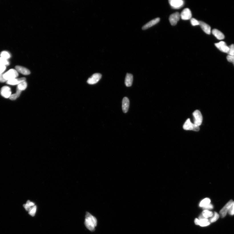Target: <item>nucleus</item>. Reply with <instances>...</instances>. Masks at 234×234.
I'll use <instances>...</instances> for the list:
<instances>
[{"instance_id": "f257e3e1", "label": "nucleus", "mask_w": 234, "mask_h": 234, "mask_svg": "<svg viewBox=\"0 0 234 234\" xmlns=\"http://www.w3.org/2000/svg\"><path fill=\"white\" fill-rule=\"evenodd\" d=\"M85 225L86 227L91 231H94L97 226V220L96 218L90 213L86 212L85 220Z\"/></svg>"}, {"instance_id": "f03ea898", "label": "nucleus", "mask_w": 234, "mask_h": 234, "mask_svg": "<svg viewBox=\"0 0 234 234\" xmlns=\"http://www.w3.org/2000/svg\"><path fill=\"white\" fill-rule=\"evenodd\" d=\"M193 116L194 118V124L199 127L203 121V117L201 112L198 110H196L193 112Z\"/></svg>"}, {"instance_id": "7ed1b4c3", "label": "nucleus", "mask_w": 234, "mask_h": 234, "mask_svg": "<svg viewBox=\"0 0 234 234\" xmlns=\"http://www.w3.org/2000/svg\"><path fill=\"white\" fill-rule=\"evenodd\" d=\"M18 76V72L16 70L11 69L3 74L5 79L7 81L16 78Z\"/></svg>"}, {"instance_id": "20e7f679", "label": "nucleus", "mask_w": 234, "mask_h": 234, "mask_svg": "<svg viewBox=\"0 0 234 234\" xmlns=\"http://www.w3.org/2000/svg\"><path fill=\"white\" fill-rule=\"evenodd\" d=\"M183 128L185 130H192L198 132L200 130L199 127L196 126L194 123H192L190 119H187L183 126Z\"/></svg>"}, {"instance_id": "39448f33", "label": "nucleus", "mask_w": 234, "mask_h": 234, "mask_svg": "<svg viewBox=\"0 0 234 234\" xmlns=\"http://www.w3.org/2000/svg\"><path fill=\"white\" fill-rule=\"evenodd\" d=\"M102 74L100 73H95L88 78L87 83L90 85H93L98 82L101 78Z\"/></svg>"}, {"instance_id": "423d86ee", "label": "nucleus", "mask_w": 234, "mask_h": 234, "mask_svg": "<svg viewBox=\"0 0 234 234\" xmlns=\"http://www.w3.org/2000/svg\"><path fill=\"white\" fill-rule=\"evenodd\" d=\"M233 203V200H230L226 203L225 205L220 211V214L222 218H223L226 216L227 213L228 212Z\"/></svg>"}, {"instance_id": "0eeeda50", "label": "nucleus", "mask_w": 234, "mask_h": 234, "mask_svg": "<svg viewBox=\"0 0 234 234\" xmlns=\"http://www.w3.org/2000/svg\"><path fill=\"white\" fill-rule=\"evenodd\" d=\"M169 2L170 6L174 9L181 8L184 4V1L182 0H170Z\"/></svg>"}, {"instance_id": "6e6552de", "label": "nucleus", "mask_w": 234, "mask_h": 234, "mask_svg": "<svg viewBox=\"0 0 234 234\" xmlns=\"http://www.w3.org/2000/svg\"><path fill=\"white\" fill-rule=\"evenodd\" d=\"M192 16L191 12L188 8H185L182 11L180 15L182 19L185 20L191 19Z\"/></svg>"}, {"instance_id": "1a4fd4ad", "label": "nucleus", "mask_w": 234, "mask_h": 234, "mask_svg": "<svg viewBox=\"0 0 234 234\" xmlns=\"http://www.w3.org/2000/svg\"><path fill=\"white\" fill-rule=\"evenodd\" d=\"M216 47L222 52L228 53L229 50V47L225 42L221 41L219 43H215V44Z\"/></svg>"}, {"instance_id": "9d476101", "label": "nucleus", "mask_w": 234, "mask_h": 234, "mask_svg": "<svg viewBox=\"0 0 234 234\" xmlns=\"http://www.w3.org/2000/svg\"><path fill=\"white\" fill-rule=\"evenodd\" d=\"M1 94L2 96L5 98H10L11 95V88L8 86H3L1 89Z\"/></svg>"}, {"instance_id": "9b49d317", "label": "nucleus", "mask_w": 234, "mask_h": 234, "mask_svg": "<svg viewBox=\"0 0 234 234\" xmlns=\"http://www.w3.org/2000/svg\"><path fill=\"white\" fill-rule=\"evenodd\" d=\"M180 15L179 13L176 12L172 14L169 17V21L172 25L174 26L177 24L179 20Z\"/></svg>"}, {"instance_id": "f8f14e48", "label": "nucleus", "mask_w": 234, "mask_h": 234, "mask_svg": "<svg viewBox=\"0 0 234 234\" xmlns=\"http://www.w3.org/2000/svg\"><path fill=\"white\" fill-rule=\"evenodd\" d=\"M26 79L25 78H15L11 80L7 81V83L8 85H18L23 82L25 81Z\"/></svg>"}, {"instance_id": "ddd939ff", "label": "nucleus", "mask_w": 234, "mask_h": 234, "mask_svg": "<svg viewBox=\"0 0 234 234\" xmlns=\"http://www.w3.org/2000/svg\"><path fill=\"white\" fill-rule=\"evenodd\" d=\"M160 20V19L159 18H156L155 19H153L150 21L146 24L144 26L142 27L143 30H146L149 29L153 26L156 24Z\"/></svg>"}, {"instance_id": "4468645a", "label": "nucleus", "mask_w": 234, "mask_h": 234, "mask_svg": "<svg viewBox=\"0 0 234 234\" xmlns=\"http://www.w3.org/2000/svg\"><path fill=\"white\" fill-rule=\"evenodd\" d=\"M130 105V101L127 97H125L122 100V108L124 113L128 112Z\"/></svg>"}, {"instance_id": "2eb2a0df", "label": "nucleus", "mask_w": 234, "mask_h": 234, "mask_svg": "<svg viewBox=\"0 0 234 234\" xmlns=\"http://www.w3.org/2000/svg\"><path fill=\"white\" fill-rule=\"evenodd\" d=\"M199 25L201 29L205 33L207 34H210L211 28L209 25L204 22L201 21H199Z\"/></svg>"}, {"instance_id": "dca6fc26", "label": "nucleus", "mask_w": 234, "mask_h": 234, "mask_svg": "<svg viewBox=\"0 0 234 234\" xmlns=\"http://www.w3.org/2000/svg\"><path fill=\"white\" fill-rule=\"evenodd\" d=\"M15 68L18 72H19L25 75H28L30 74L29 70L24 67L20 66H16L15 67Z\"/></svg>"}, {"instance_id": "f3484780", "label": "nucleus", "mask_w": 234, "mask_h": 234, "mask_svg": "<svg viewBox=\"0 0 234 234\" xmlns=\"http://www.w3.org/2000/svg\"><path fill=\"white\" fill-rule=\"evenodd\" d=\"M133 81V76L130 74H126L125 79V84L126 86L129 87L132 85Z\"/></svg>"}, {"instance_id": "a211bd4d", "label": "nucleus", "mask_w": 234, "mask_h": 234, "mask_svg": "<svg viewBox=\"0 0 234 234\" xmlns=\"http://www.w3.org/2000/svg\"><path fill=\"white\" fill-rule=\"evenodd\" d=\"M212 33L218 39L222 40L224 39V35L218 30L216 29H213Z\"/></svg>"}, {"instance_id": "6ab92c4d", "label": "nucleus", "mask_w": 234, "mask_h": 234, "mask_svg": "<svg viewBox=\"0 0 234 234\" xmlns=\"http://www.w3.org/2000/svg\"><path fill=\"white\" fill-rule=\"evenodd\" d=\"M210 224V222L207 219L205 218L199 219L198 225L201 227L207 226L209 225Z\"/></svg>"}, {"instance_id": "aec40b11", "label": "nucleus", "mask_w": 234, "mask_h": 234, "mask_svg": "<svg viewBox=\"0 0 234 234\" xmlns=\"http://www.w3.org/2000/svg\"><path fill=\"white\" fill-rule=\"evenodd\" d=\"M213 215L212 212L208 210H204L202 212V216L203 218L207 219L209 217H211Z\"/></svg>"}, {"instance_id": "412c9836", "label": "nucleus", "mask_w": 234, "mask_h": 234, "mask_svg": "<svg viewBox=\"0 0 234 234\" xmlns=\"http://www.w3.org/2000/svg\"><path fill=\"white\" fill-rule=\"evenodd\" d=\"M27 87V83L25 81L23 82L18 85L17 90H19L22 92L26 89Z\"/></svg>"}, {"instance_id": "4be33fe9", "label": "nucleus", "mask_w": 234, "mask_h": 234, "mask_svg": "<svg viewBox=\"0 0 234 234\" xmlns=\"http://www.w3.org/2000/svg\"><path fill=\"white\" fill-rule=\"evenodd\" d=\"M210 202L211 200L209 198H205L201 201L199 204V206L202 207H204L210 204Z\"/></svg>"}, {"instance_id": "5701e85b", "label": "nucleus", "mask_w": 234, "mask_h": 234, "mask_svg": "<svg viewBox=\"0 0 234 234\" xmlns=\"http://www.w3.org/2000/svg\"><path fill=\"white\" fill-rule=\"evenodd\" d=\"M35 205V203L33 202H30L29 200L25 204L23 205V207H25L26 210L27 211H29L30 208L34 206Z\"/></svg>"}, {"instance_id": "b1692460", "label": "nucleus", "mask_w": 234, "mask_h": 234, "mask_svg": "<svg viewBox=\"0 0 234 234\" xmlns=\"http://www.w3.org/2000/svg\"><path fill=\"white\" fill-rule=\"evenodd\" d=\"M21 92V91L17 90L16 93L15 94H11L9 98H10V99L11 100H16L17 98L20 96Z\"/></svg>"}, {"instance_id": "393cba45", "label": "nucleus", "mask_w": 234, "mask_h": 234, "mask_svg": "<svg viewBox=\"0 0 234 234\" xmlns=\"http://www.w3.org/2000/svg\"><path fill=\"white\" fill-rule=\"evenodd\" d=\"M219 215L217 212H215L213 216L211 217V218L210 219V222L211 223H213L217 220L219 218Z\"/></svg>"}, {"instance_id": "a878e982", "label": "nucleus", "mask_w": 234, "mask_h": 234, "mask_svg": "<svg viewBox=\"0 0 234 234\" xmlns=\"http://www.w3.org/2000/svg\"><path fill=\"white\" fill-rule=\"evenodd\" d=\"M37 207L36 205L30 208L29 210V214L31 216L33 217L36 213Z\"/></svg>"}, {"instance_id": "bb28decb", "label": "nucleus", "mask_w": 234, "mask_h": 234, "mask_svg": "<svg viewBox=\"0 0 234 234\" xmlns=\"http://www.w3.org/2000/svg\"><path fill=\"white\" fill-rule=\"evenodd\" d=\"M229 50L228 54L229 56H234V44H231L229 47Z\"/></svg>"}, {"instance_id": "cd10ccee", "label": "nucleus", "mask_w": 234, "mask_h": 234, "mask_svg": "<svg viewBox=\"0 0 234 234\" xmlns=\"http://www.w3.org/2000/svg\"><path fill=\"white\" fill-rule=\"evenodd\" d=\"M1 58L7 60L10 57V55L8 52L6 51H3L1 53Z\"/></svg>"}, {"instance_id": "c85d7f7f", "label": "nucleus", "mask_w": 234, "mask_h": 234, "mask_svg": "<svg viewBox=\"0 0 234 234\" xmlns=\"http://www.w3.org/2000/svg\"><path fill=\"white\" fill-rule=\"evenodd\" d=\"M9 62L7 60L4 59L2 58H0V65H3L5 66L6 65H8Z\"/></svg>"}, {"instance_id": "c756f323", "label": "nucleus", "mask_w": 234, "mask_h": 234, "mask_svg": "<svg viewBox=\"0 0 234 234\" xmlns=\"http://www.w3.org/2000/svg\"><path fill=\"white\" fill-rule=\"evenodd\" d=\"M191 25L193 26L199 25V21H198L194 18L191 19Z\"/></svg>"}, {"instance_id": "7c9ffc66", "label": "nucleus", "mask_w": 234, "mask_h": 234, "mask_svg": "<svg viewBox=\"0 0 234 234\" xmlns=\"http://www.w3.org/2000/svg\"><path fill=\"white\" fill-rule=\"evenodd\" d=\"M228 213L231 215H234V202H233L230 209L228 212Z\"/></svg>"}, {"instance_id": "2f4dec72", "label": "nucleus", "mask_w": 234, "mask_h": 234, "mask_svg": "<svg viewBox=\"0 0 234 234\" xmlns=\"http://www.w3.org/2000/svg\"><path fill=\"white\" fill-rule=\"evenodd\" d=\"M227 58L228 61L233 63L234 66V56L228 55L227 56Z\"/></svg>"}, {"instance_id": "473e14b6", "label": "nucleus", "mask_w": 234, "mask_h": 234, "mask_svg": "<svg viewBox=\"0 0 234 234\" xmlns=\"http://www.w3.org/2000/svg\"><path fill=\"white\" fill-rule=\"evenodd\" d=\"M203 208L205 210H208L212 209L213 208V205L212 204L210 203V204L205 206V207Z\"/></svg>"}, {"instance_id": "72a5a7b5", "label": "nucleus", "mask_w": 234, "mask_h": 234, "mask_svg": "<svg viewBox=\"0 0 234 234\" xmlns=\"http://www.w3.org/2000/svg\"><path fill=\"white\" fill-rule=\"evenodd\" d=\"M6 67L5 66L0 65V74H2V73H3L6 69Z\"/></svg>"}, {"instance_id": "f704fd0d", "label": "nucleus", "mask_w": 234, "mask_h": 234, "mask_svg": "<svg viewBox=\"0 0 234 234\" xmlns=\"http://www.w3.org/2000/svg\"><path fill=\"white\" fill-rule=\"evenodd\" d=\"M6 79L4 78L3 74H0V82H4L6 81Z\"/></svg>"}, {"instance_id": "c9c22d12", "label": "nucleus", "mask_w": 234, "mask_h": 234, "mask_svg": "<svg viewBox=\"0 0 234 234\" xmlns=\"http://www.w3.org/2000/svg\"><path fill=\"white\" fill-rule=\"evenodd\" d=\"M195 223L196 225H198L199 223V219H196L195 221Z\"/></svg>"}]
</instances>
